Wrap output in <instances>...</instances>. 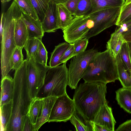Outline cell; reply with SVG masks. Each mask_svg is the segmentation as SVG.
<instances>
[{
    "label": "cell",
    "instance_id": "1",
    "mask_svg": "<svg viewBox=\"0 0 131 131\" xmlns=\"http://www.w3.org/2000/svg\"><path fill=\"white\" fill-rule=\"evenodd\" d=\"M106 83L84 82L75 89L73 100L76 111L87 124L93 121L101 107L108 104L106 99Z\"/></svg>",
    "mask_w": 131,
    "mask_h": 131
},
{
    "label": "cell",
    "instance_id": "2",
    "mask_svg": "<svg viewBox=\"0 0 131 131\" xmlns=\"http://www.w3.org/2000/svg\"><path fill=\"white\" fill-rule=\"evenodd\" d=\"M13 80V112L7 131H21L23 118L33 101L29 94L26 59L15 70Z\"/></svg>",
    "mask_w": 131,
    "mask_h": 131
},
{
    "label": "cell",
    "instance_id": "3",
    "mask_svg": "<svg viewBox=\"0 0 131 131\" xmlns=\"http://www.w3.org/2000/svg\"><path fill=\"white\" fill-rule=\"evenodd\" d=\"M23 14L16 2L13 0L6 12L1 14V23L3 28L1 36L2 78L8 75L12 69V56L17 47L14 37L15 25L16 21L21 18Z\"/></svg>",
    "mask_w": 131,
    "mask_h": 131
},
{
    "label": "cell",
    "instance_id": "4",
    "mask_svg": "<svg viewBox=\"0 0 131 131\" xmlns=\"http://www.w3.org/2000/svg\"><path fill=\"white\" fill-rule=\"evenodd\" d=\"M85 83L107 84L118 79L115 58L110 50L99 52L89 62L81 77Z\"/></svg>",
    "mask_w": 131,
    "mask_h": 131
},
{
    "label": "cell",
    "instance_id": "5",
    "mask_svg": "<svg viewBox=\"0 0 131 131\" xmlns=\"http://www.w3.org/2000/svg\"><path fill=\"white\" fill-rule=\"evenodd\" d=\"M66 63L50 68L46 74L44 84L37 97L41 98L50 96L58 97L67 93L68 69Z\"/></svg>",
    "mask_w": 131,
    "mask_h": 131
},
{
    "label": "cell",
    "instance_id": "6",
    "mask_svg": "<svg viewBox=\"0 0 131 131\" xmlns=\"http://www.w3.org/2000/svg\"><path fill=\"white\" fill-rule=\"evenodd\" d=\"M99 52L93 48L71 58L68 69V85L72 89H75L84 72L93 57Z\"/></svg>",
    "mask_w": 131,
    "mask_h": 131
},
{
    "label": "cell",
    "instance_id": "7",
    "mask_svg": "<svg viewBox=\"0 0 131 131\" xmlns=\"http://www.w3.org/2000/svg\"><path fill=\"white\" fill-rule=\"evenodd\" d=\"M94 24L88 14L74 17L68 26L63 30L64 39L68 43H71L85 38Z\"/></svg>",
    "mask_w": 131,
    "mask_h": 131
},
{
    "label": "cell",
    "instance_id": "8",
    "mask_svg": "<svg viewBox=\"0 0 131 131\" xmlns=\"http://www.w3.org/2000/svg\"><path fill=\"white\" fill-rule=\"evenodd\" d=\"M27 60L29 94L33 100L37 97L43 86L46 74L50 67L37 62L34 58Z\"/></svg>",
    "mask_w": 131,
    "mask_h": 131
},
{
    "label": "cell",
    "instance_id": "9",
    "mask_svg": "<svg viewBox=\"0 0 131 131\" xmlns=\"http://www.w3.org/2000/svg\"><path fill=\"white\" fill-rule=\"evenodd\" d=\"M121 7H116L99 11L90 15L94 23L85 37L89 39L115 24Z\"/></svg>",
    "mask_w": 131,
    "mask_h": 131
},
{
    "label": "cell",
    "instance_id": "10",
    "mask_svg": "<svg viewBox=\"0 0 131 131\" xmlns=\"http://www.w3.org/2000/svg\"><path fill=\"white\" fill-rule=\"evenodd\" d=\"M76 111L73 100L66 93L58 97L53 105L48 122H66L70 120Z\"/></svg>",
    "mask_w": 131,
    "mask_h": 131
},
{
    "label": "cell",
    "instance_id": "11",
    "mask_svg": "<svg viewBox=\"0 0 131 131\" xmlns=\"http://www.w3.org/2000/svg\"><path fill=\"white\" fill-rule=\"evenodd\" d=\"M94 122L104 127L108 131H114L116 122L112 109L108 104L101 107L95 116Z\"/></svg>",
    "mask_w": 131,
    "mask_h": 131
},
{
    "label": "cell",
    "instance_id": "12",
    "mask_svg": "<svg viewBox=\"0 0 131 131\" xmlns=\"http://www.w3.org/2000/svg\"><path fill=\"white\" fill-rule=\"evenodd\" d=\"M21 18L27 27L28 39H42L44 32L42 22L39 19L35 20L29 15L23 13Z\"/></svg>",
    "mask_w": 131,
    "mask_h": 131
},
{
    "label": "cell",
    "instance_id": "13",
    "mask_svg": "<svg viewBox=\"0 0 131 131\" xmlns=\"http://www.w3.org/2000/svg\"><path fill=\"white\" fill-rule=\"evenodd\" d=\"M56 4L51 0L45 18L42 22L44 32H53L59 29L57 24L56 17Z\"/></svg>",
    "mask_w": 131,
    "mask_h": 131
},
{
    "label": "cell",
    "instance_id": "14",
    "mask_svg": "<svg viewBox=\"0 0 131 131\" xmlns=\"http://www.w3.org/2000/svg\"><path fill=\"white\" fill-rule=\"evenodd\" d=\"M58 97L50 96L43 98L42 107L36 124L34 126L35 131H37L45 123L48 122L53 105Z\"/></svg>",
    "mask_w": 131,
    "mask_h": 131
},
{
    "label": "cell",
    "instance_id": "15",
    "mask_svg": "<svg viewBox=\"0 0 131 131\" xmlns=\"http://www.w3.org/2000/svg\"><path fill=\"white\" fill-rule=\"evenodd\" d=\"M14 87L13 79L9 75L2 78L0 106L12 100Z\"/></svg>",
    "mask_w": 131,
    "mask_h": 131
},
{
    "label": "cell",
    "instance_id": "16",
    "mask_svg": "<svg viewBox=\"0 0 131 131\" xmlns=\"http://www.w3.org/2000/svg\"><path fill=\"white\" fill-rule=\"evenodd\" d=\"M56 17L58 27L63 30L68 26L74 17L64 4H56Z\"/></svg>",
    "mask_w": 131,
    "mask_h": 131
},
{
    "label": "cell",
    "instance_id": "17",
    "mask_svg": "<svg viewBox=\"0 0 131 131\" xmlns=\"http://www.w3.org/2000/svg\"><path fill=\"white\" fill-rule=\"evenodd\" d=\"M14 37L17 47L23 48L28 39V35L27 27L21 18L16 22Z\"/></svg>",
    "mask_w": 131,
    "mask_h": 131
},
{
    "label": "cell",
    "instance_id": "18",
    "mask_svg": "<svg viewBox=\"0 0 131 131\" xmlns=\"http://www.w3.org/2000/svg\"><path fill=\"white\" fill-rule=\"evenodd\" d=\"M116 99L120 107L131 114V88L123 87L116 91Z\"/></svg>",
    "mask_w": 131,
    "mask_h": 131
},
{
    "label": "cell",
    "instance_id": "19",
    "mask_svg": "<svg viewBox=\"0 0 131 131\" xmlns=\"http://www.w3.org/2000/svg\"><path fill=\"white\" fill-rule=\"evenodd\" d=\"M92 8L88 14L93 13L104 9L116 7H121L125 3V0H91Z\"/></svg>",
    "mask_w": 131,
    "mask_h": 131
},
{
    "label": "cell",
    "instance_id": "20",
    "mask_svg": "<svg viewBox=\"0 0 131 131\" xmlns=\"http://www.w3.org/2000/svg\"><path fill=\"white\" fill-rule=\"evenodd\" d=\"M115 59L117 68L118 80L123 87L131 88V76L128 73L121 60L119 52Z\"/></svg>",
    "mask_w": 131,
    "mask_h": 131
},
{
    "label": "cell",
    "instance_id": "21",
    "mask_svg": "<svg viewBox=\"0 0 131 131\" xmlns=\"http://www.w3.org/2000/svg\"><path fill=\"white\" fill-rule=\"evenodd\" d=\"M13 110L12 100L0 106L1 131H6L12 117Z\"/></svg>",
    "mask_w": 131,
    "mask_h": 131
},
{
    "label": "cell",
    "instance_id": "22",
    "mask_svg": "<svg viewBox=\"0 0 131 131\" xmlns=\"http://www.w3.org/2000/svg\"><path fill=\"white\" fill-rule=\"evenodd\" d=\"M70 43L63 42L59 43L55 47L51 53L49 64L50 67L59 66L61 64L60 59L69 47Z\"/></svg>",
    "mask_w": 131,
    "mask_h": 131
},
{
    "label": "cell",
    "instance_id": "23",
    "mask_svg": "<svg viewBox=\"0 0 131 131\" xmlns=\"http://www.w3.org/2000/svg\"><path fill=\"white\" fill-rule=\"evenodd\" d=\"M43 98L36 97L32 101L26 115L34 127L41 111Z\"/></svg>",
    "mask_w": 131,
    "mask_h": 131
},
{
    "label": "cell",
    "instance_id": "24",
    "mask_svg": "<svg viewBox=\"0 0 131 131\" xmlns=\"http://www.w3.org/2000/svg\"><path fill=\"white\" fill-rule=\"evenodd\" d=\"M125 41L123 39L122 34L121 35L112 33L110 39L106 45L107 49L110 50L115 58L120 52L122 45Z\"/></svg>",
    "mask_w": 131,
    "mask_h": 131
},
{
    "label": "cell",
    "instance_id": "25",
    "mask_svg": "<svg viewBox=\"0 0 131 131\" xmlns=\"http://www.w3.org/2000/svg\"><path fill=\"white\" fill-rule=\"evenodd\" d=\"M42 39L33 38L28 39L24 46L26 53V59L34 58L38 49L40 42Z\"/></svg>",
    "mask_w": 131,
    "mask_h": 131
},
{
    "label": "cell",
    "instance_id": "26",
    "mask_svg": "<svg viewBox=\"0 0 131 131\" xmlns=\"http://www.w3.org/2000/svg\"><path fill=\"white\" fill-rule=\"evenodd\" d=\"M39 19L42 22L45 16L51 0H30Z\"/></svg>",
    "mask_w": 131,
    "mask_h": 131
},
{
    "label": "cell",
    "instance_id": "27",
    "mask_svg": "<svg viewBox=\"0 0 131 131\" xmlns=\"http://www.w3.org/2000/svg\"><path fill=\"white\" fill-rule=\"evenodd\" d=\"M23 14L28 15L35 20L39 19L36 11L30 0H15Z\"/></svg>",
    "mask_w": 131,
    "mask_h": 131
},
{
    "label": "cell",
    "instance_id": "28",
    "mask_svg": "<svg viewBox=\"0 0 131 131\" xmlns=\"http://www.w3.org/2000/svg\"><path fill=\"white\" fill-rule=\"evenodd\" d=\"M70 121L77 131H93L92 128L86 124L76 111L74 113Z\"/></svg>",
    "mask_w": 131,
    "mask_h": 131
},
{
    "label": "cell",
    "instance_id": "29",
    "mask_svg": "<svg viewBox=\"0 0 131 131\" xmlns=\"http://www.w3.org/2000/svg\"><path fill=\"white\" fill-rule=\"evenodd\" d=\"M121 59L127 71L131 76V62L128 45L127 42L123 43L119 52Z\"/></svg>",
    "mask_w": 131,
    "mask_h": 131
},
{
    "label": "cell",
    "instance_id": "30",
    "mask_svg": "<svg viewBox=\"0 0 131 131\" xmlns=\"http://www.w3.org/2000/svg\"><path fill=\"white\" fill-rule=\"evenodd\" d=\"M23 48L17 47L14 51L11 62V67L13 70L18 68L24 61L22 52Z\"/></svg>",
    "mask_w": 131,
    "mask_h": 131
},
{
    "label": "cell",
    "instance_id": "31",
    "mask_svg": "<svg viewBox=\"0 0 131 131\" xmlns=\"http://www.w3.org/2000/svg\"><path fill=\"white\" fill-rule=\"evenodd\" d=\"M37 62L47 66L48 59V52L41 40L38 47L34 58Z\"/></svg>",
    "mask_w": 131,
    "mask_h": 131
},
{
    "label": "cell",
    "instance_id": "32",
    "mask_svg": "<svg viewBox=\"0 0 131 131\" xmlns=\"http://www.w3.org/2000/svg\"><path fill=\"white\" fill-rule=\"evenodd\" d=\"M131 15V3L121 7L119 14L115 25L119 27L124 24Z\"/></svg>",
    "mask_w": 131,
    "mask_h": 131
},
{
    "label": "cell",
    "instance_id": "33",
    "mask_svg": "<svg viewBox=\"0 0 131 131\" xmlns=\"http://www.w3.org/2000/svg\"><path fill=\"white\" fill-rule=\"evenodd\" d=\"M92 8L91 0H79L77 5L75 16L87 14L90 12Z\"/></svg>",
    "mask_w": 131,
    "mask_h": 131
},
{
    "label": "cell",
    "instance_id": "34",
    "mask_svg": "<svg viewBox=\"0 0 131 131\" xmlns=\"http://www.w3.org/2000/svg\"><path fill=\"white\" fill-rule=\"evenodd\" d=\"M89 39L85 37L74 43V49L72 58L85 51L89 43Z\"/></svg>",
    "mask_w": 131,
    "mask_h": 131
},
{
    "label": "cell",
    "instance_id": "35",
    "mask_svg": "<svg viewBox=\"0 0 131 131\" xmlns=\"http://www.w3.org/2000/svg\"><path fill=\"white\" fill-rule=\"evenodd\" d=\"M74 49V43H70L68 48L64 53L61 59L60 62L61 64L66 63L68 60L72 58Z\"/></svg>",
    "mask_w": 131,
    "mask_h": 131
},
{
    "label": "cell",
    "instance_id": "36",
    "mask_svg": "<svg viewBox=\"0 0 131 131\" xmlns=\"http://www.w3.org/2000/svg\"><path fill=\"white\" fill-rule=\"evenodd\" d=\"M21 131H34V127L27 115L24 116Z\"/></svg>",
    "mask_w": 131,
    "mask_h": 131
},
{
    "label": "cell",
    "instance_id": "37",
    "mask_svg": "<svg viewBox=\"0 0 131 131\" xmlns=\"http://www.w3.org/2000/svg\"><path fill=\"white\" fill-rule=\"evenodd\" d=\"M79 0H68L64 4L72 15L75 17L76 9Z\"/></svg>",
    "mask_w": 131,
    "mask_h": 131
},
{
    "label": "cell",
    "instance_id": "38",
    "mask_svg": "<svg viewBox=\"0 0 131 131\" xmlns=\"http://www.w3.org/2000/svg\"><path fill=\"white\" fill-rule=\"evenodd\" d=\"M116 131H131V119L128 120L119 125Z\"/></svg>",
    "mask_w": 131,
    "mask_h": 131
},
{
    "label": "cell",
    "instance_id": "39",
    "mask_svg": "<svg viewBox=\"0 0 131 131\" xmlns=\"http://www.w3.org/2000/svg\"><path fill=\"white\" fill-rule=\"evenodd\" d=\"M93 131H108L103 126L91 121L89 123Z\"/></svg>",
    "mask_w": 131,
    "mask_h": 131
},
{
    "label": "cell",
    "instance_id": "40",
    "mask_svg": "<svg viewBox=\"0 0 131 131\" xmlns=\"http://www.w3.org/2000/svg\"><path fill=\"white\" fill-rule=\"evenodd\" d=\"M122 36L126 41L131 42V30L123 32Z\"/></svg>",
    "mask_w": 131,
    "mask_h": 131
},
{
    "label": "cell",
    "instance_id": "41",
    "mask_svg": "<svg viewBox=\"0 0 131 131\" xmlns=\"http://www.w3.org/2000/svg\"><path fill=\"white\" fill-rule=\"evenodd\" d=\"M56 4H65L68 0H51Z\"/></svg>",
    "mask_w": 131,
    "mask_h": 131
},
{
    "label": "cell",
    "instance_id": "42",
    "mask_svg": "<svg viewBox=\"0 0 131 131\" xmlns=\"http://www.w3.org/2000/svg\"><path fill=\"white\" fill-rule=\"evenodd\" d=\"M129 48L131 62V42H127Z\"/></svg>",
    "mask_w": 131,
    "mask_h": 131
},
{
    "label": "cell",
    "instance_id": "43",
    "mask_svg": "<svg viewBox=\"0 0 131 131\" xmlns=\"http://www.w3.org/2000/svg\"><path fill=\"white\" fill-rule=\"evenodd\" d=\"M125 3L124 5H127L131 3V0H125Z\"/></svg>",
    "mask_w": 131,
    "mask_h": 131
},
{
    "label": "cell",
    "instance_id": "44",
    "mask_svg": "<svg viewBox=\"0 0 131 131\" xmlns=\"http://www.w3.org/2000/svg\"><path fill=\"white\" fill-rule=\"evenodd\" d=\"M130 20H131V15H130L127 19V20H126V22L124 23H125L127 22L130 21Z\"/></svg>",
    "mask_w": 131,
    "mask_h": 131
},
{
    "label": "cell",
    "instance_id": "45",
    "mask_svg": "<svg viewBox=\"0 0 131 131\" xmlns=\"http://www.w3.org/2000/svg\"><path fill=\"white\" fill-rule=\"evenodd\" d=\"M12 0H1V1L3 2H8Z\"/></svg>",
    "mask_w": 131,
    "mask_h": 131
},
{
    "label": "cell",
    "instance_id": "46",
    "mask_svg": "<svg viewBox=\"0 0 131 131\" xmlns=\"http://www.w3.org/2000/svg\"><path fill=\"white\" fill-rule=\"evenodd\" d=\"M127 30H131V26L127 27Z\"/></svg>",
    "mask_w": 131,
    "mask_h": 131
}]
</instances>
